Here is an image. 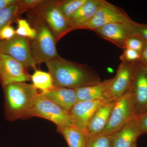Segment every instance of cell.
Returning <instances> with one entry per match:
<instances>
[{"instance_id":"cell-1","label":"cell","mask_w":147,"mask_h":147,"mask_svg":"<svg viewBox=\"0 0 147 147\" xmlns=\"http://www.w3.org/2000/svg\"><path fill=\"white\" fill-rule=\"evenodd\" d=\"M55 87L74 89L102 82L91 67L61 57L45 63Z\"/></svg>"},{"instance_id":"cell-2","label":"cell","mask_w":147,"mask_h":147,"mask_svg":"<svg viewBox=\"0 0 147 147\" xmlns=\"http://www.w3.org/2000/svg\"><path fill=\"white\" fill-rule=\"evenodd\" d=\"M4 94V115L9 121L29 118L38 94L32 84L20 82L3 87Z\"/></svg>"},{"instance_id":"cell-3","label":"cell","mask_w":147,"mask_h":147,"mask_svg":"<svg viewBox=\"0 0 147 147\" xmlns=\"http://www.w3.org/2000/svg\"><path fill=\"white\" fill-rule=\"evenodd\" d=\"M34 25L36 30L35 38L31 40V50L37 64L46 63L59 57L56 48L54 34L44 20L36 15Z\"/></svg>"},{"instance_id":"cell-4","label":"cell","mask_w":147,"mask_h":147,"mask_svg":"<svg viewBox=\"0 0 147 147\" xmlns=\"http://www.w3.org/2000/svg\"><path fill=\"white\" fill-rule=\"evenodd\" d=\"M137 118L131 89L116 101L107 125L98 135H113L129 122Z\"/></svg>"},{"instance_id":"cell-5","label":"cell","mask_w":147,"mask_h":147,"mask_svg":"<svg viewBox=\"0 0 147 147\" xmlns=\"http://www.w3.org/2000/svg\"><path fill=\"white\" fill-rule=\"evenodd\" d=\"M37 117L50 121L57 127L72 125L69 112L47 99L41 93L37 95L29 118Z\"/></svg>"},{"instance_id":"cell-6","label":"cell","mask_w":147,"mask_h":147,"mask_svg":"<svg viewBox=\"0 0 147 147\" xmlns=\"http://www.w3.org/2000/svg\"><path fill=\"white\" fill-rule=\"evenodd\" d=\"M59 1H47L36 8V15L42 18L58 41L69 32L74 30L69 21L65 18L58 8Z\"/></svg>"},{"instance_id":"cell-7","label":"cell","mask_w":147,"mask_h":147,"mask_svg":"<svg viewBox=\"0 0 147 147\" xmlns=\"http://www.w3.org/2000/svg\"><path fill=\"white\" fill-rule=\"evenodd\" d=\"M31 40L16 35L9 40H0V53L8 55L26 67L36 69L31 50Z\"/></svg>"},{"instance_id":"cell-8","label":"cell","mask_w":147,"mask_h":147,"mask_svg":"<svg viewBox=\"0 0 147 147\" xmlns=\"http://www.w3.org/2000/svg\"><path fill=\"white\" fill-rule=\"evenodd\" d=\"M136 64V62L121 61L115 76L110 80L107 92L109 102L116 101L130 89L137 68Z\"/></svg>"},{"instance_id":"cell-9","label":"cell","mask_w":147,"mask_h":147,"mask_svg":"<svg viewBox=\"0 0 147 147\" xmlns=\"http://www.w3.org/2000/svg\"><path fill=\"white\" fill-rule=\"evenodd\" d=\"M133 21L120 7L102 0L93 18L83 28L93 31L106 24L112 23H129Z\"/></svg>"},{"instance_id":"cell-10","label":"cell","mask_w":147,"mask_h":147,"mask_svg":"<svg viewBox=\"0 0 147 147\" xmlns=\"http://www.w3.org/2000/svg\"><path fill=\"white\" fill-rule=\"evenodd\" d=\"M30 79V76L24 65L8 55L0 53V83L2 87Z\"/></svg>"},{"instance_id":"cell-11","label":"cell","mask_w":147,"mask_h":147,"mask_svg":"<svg viewBox=\"0 0 147 147\" xmlns=\"http://www.w3.org/2000/svg\"><path fill=\"white\" fill-rule=\"evenodd\" d=\"M134 22L106 24L95 29L93 31L98 36L112 42L117 47L124 49L128 38L135 36L133 28Z\"/></svg>"},{"instance_id":"cell-12","label":"cell","mask_w":147,"mask_h":147,"mask_svg":"<svg viewBox=\"0 0 147 147\" xmlns=\"http://www.w3.org/2000/svg\"><path fill=\"white\" fill-rule=\"evenodd\" d=\"M137 118L147 112V75L142 65H137L131 88Z\"/></svg>"},{"instance_id":"cell-13","label":"cell","mask_w":147,"mask_h":147,"mask_svg":"<svg viewBox=\"0 0 147 147\" xmlns=\"http://www.w3.org/2000/svg\"><path fill=\"white\" fill-rule=\"evenodd\" d=\"M107 101L103 100L78 102L72 107L69 114L73 126L87 133V126L89 121L100 105Z\"/></svg>"},{"instance_id":"cell-14","label":"cell","mask_w":147,"mask_h":147,"mask_svg":"<svg viewBox=\"0 0 147 147\" xmlns=\"http://www.w3.org/2000/svg\"><path fill=\"white\" fill-rule=\"evenodd\" d=\"M116 101L105 102L100 105L94 113L87 124V136L97 135L105 128Z\"/></svg>"},{"instance_id":"cell-15","label":"cell","mask_w":147,"mask_h":147,"mask_svg":"<svg viewBox=\"0 0 147 147\" xmlns=\"http://www.w3.org/2000/svg\"><path fill=\"white\" fill-rule=\"evenodd\" d=\"M137 119L129 122L112 135L111 147H131L136 143L137 138L142 135Z\"/></svg>"},{"instance_id":"cell-16","label":"cell","mask_w":147,"mask_h":147,"mask_svg":"<svg viewBox=\"0 0 147 147\" xmlns=\"http://www.w3.org/2000/svg\"><path fill=\"white\" fill-rule=\"evenodd\" d=\"M40 93L47 99L68 112L78 102L74 89L55 86L49 90Z\"/></svg>"},{"instance_id":"cell-17","label":"cell","mask_w":147,"mask_h":147,"mask_svg":"<svg viewBox=\"0 0 147 147\" xmlns=\"http://www.w3.org/2000/svg\"><path fill=\"white\" fill-rule=\"evenodd\" d=\"M110 80L98 84L74 89L76 92L78 102L103 100L108 101L107 92Z\"/></svg>"},{"instance_id":"cell-18","label":"cell","mask_w":147,"mask_h":147,"mask_svg":"<svg viewBox=\"0 0 147 147\" xmlns=\"http://www.w3.org/2000/svg\"><path fill=\"white\" fill-rule=\"evenodd\" d=\"M102 0H88L69 19L74 30L82 29L93 18Z\"/></svg>"},{"instance_id":"cell-19","label":"cell","mask_w":147,"mask_h":147,"mask_svg":"<svg viewBox=\"0 0 147 147\" xmlns=\"http://www.w3.org/2000/svg\"><path fill=\"white\" fill-rule=\"evenodd\" d=\"M58 132L61 134L69 147H87V134L73 125L57 127Z\"/></svg>"},{"instance_id":"cell-20","label":"cell","mask_w":147,"mask_h":147,"mask_svg":"<svg viewBox=\"0 0 147 147\" xmlns=\"http://www.w3.org/2000/svg\"><path fill=\"white\" fill-rule=\"evenodd\" d=\"M32 85L40 92L49 90L55 87L52 76L49 72L36 69L30 76Z\"/></svg>"},{"instance_id":"cell-21","label":"cell","mask_w":147,"mask_h":147,"mask_svg":"<svg viewBox=\"0 0 147 147\" xmlns=\"http://www.w3.org/2000/svg\"><path fill=\"white\" fill-rule=\"evenodd\" d=\"M88 0H67L59 1L58 8L66 19L69 21L71 16Z\"/></svg>"},{"instance_id":"cell-22","label":"cell","mask_w":147,"mask_h":147,"mask_svg":"<svg viewBox=\"0 0 147 147\" xmlns=\"http://www.w3.org/2000/svg\"><path fill=\"white\" fill-rule=\"evenodd\" d=\"M19 2L8 8L0 11V30L11 24L16 19L19 14Z\"/></svg>"},{"instance_id":"cell-23","label":"cell","mask_w":147,"mask_h":147,"mask_svg":"<svg viewBox=\"0 0 147 147\" xmlns=\"http://www.w3.org/2000/svg\"><path fill=\"white\" fill-rule=\"evenodd\" d=\"M17 27L16 30V35L29 38L32 40L36 36V30L32 28L26 19H17Z\"/></svg>"},{"instance_id":"cell-24","label":"cell","mask_w":147,"mask_h":147,"mask_svg":"<svg viewBox=\"0 0 147 147\" xmlns=\"http://www.w3.org/2000/svg\"><path fill=\"white\" fill-rule=\"evenodd\" d=\"M112 135L87 136V147H111Z\"/></svg>"},{"instance_id":"cell-25","label":"cell","mask_w":147,"mask_h":147,"mask_svg":"<svg viewBox=\"0 0 147 147\" xmlns=\"http://www.w3.org/2000/svg\"><path fill=\"white\" fill-rule=\"evenodd\" d=\"M44 0H20L19 2V13L33 9L38 8L47 2Z\"/></svg>"},{"instance_id":"cell-26","label":"cell","mask_w":147,"mask_h":147,"mask_svg":"<svg viewBox=\"0 0 147 147\" xmlns=\"http://www.w3.org/2000/svg\"><path fill=\"white\" fill-rule=\"evenodd\" d=\"M145 42L136 36H131L128 38L125 42V48L137 51L141 54Z\"/></svg>"},{"instance_id":"cell-27","label":"cell","mask_w":147,"mask_h":147,"mask_svg":"<svg viewBox=\"0 0 147 147\" xmlns=\"http://www.w3.org/2000/svg\"><path fill=\"white\" fill-rule=\"evenodd\" d=\"M121 60L128 62H136L140 61L141 55L140 53L134 50L125 48L122 55L120 57Z\"/></svg>"},{"instance_id":"cell-28","label":"cell","mask_w":147,"mask_h":147,"mask_svg":"<svg viewBox=\"0 0 147 147\" xmlns=\"http://www.w3.org/2000/svg\"><path fill=\"white\" fill-rule=\"evenodd\" d=\"M133 28L135 36L147 42V25L134 22Z\"/></svg>"},{"instance_id":"cell-29","label":"cell","mask_w":147,"mask_h":147,"mask_svg":"<svg viewBox=\"0 0 147 147\" xmlns=\"http://www.w3.org/2000/svg\"><path fill=\"white\" fill-rule=\"evenodd\" d=\"M16 35V30L9 24L0 30V40H9Z\"/></svg>"},{"instance_id":"cell-30","label":"cell","mask_w":147,"mask_h":147,"mask_svg":"<svg viewBox=\"0 0 147 147\" xmlns=\"http://www.w3.org/2000/svg\"><path fill=\"white\" fill-rule=\"evenodd\" d=\"M137 120L141 134H147V112L138 117Z\"/></svg>"},{"instance_id":"cell-31","label":"cell","mask_w":147,"mask_h":147,"mask_svg":"<svg viewBox=\"0 0 147 147\" xmlns=\"http://www.w3.org/2000/svg\"><path fill=\"white\" fill-rule=\"evenodd\" d=\"M19 0H0V11L5 9L11 6L16 4L19 2Z\"/></svg>"},{"instance_id":"cell-32","label":"cell","mask_w":147,"mask_h":147,"mask_svg":"<svg viewBox=\"0 0 147 147\" xmlns=\"http://www.w3.org/2000/svg\"><path fill=\"white\" fill-rule=\"evenodd\" d=\"M140 61L143 63V66L144 67L147 66V42H145L141 54Z\"/></svg>"},{"instance_id":"cell-33","label":"cell","mask_w":147,"mask_h":147,"mask_svg":"<svg viewBox=\"0 0 147 147\" xmlns=\"http://www.w3.org/2000/svg\"><path fill=\"white\" fill-rule=\"evenodd\" d=\"M131 147H137V144H136V143L132 145V146Z\"/></svg>"},{"instance_id":"cell-34","label":"cell","mask_w":147,"mask_h":147,"mask_svg":"<svg viewBox=\"0 0 147 147\" xmlns=\"http://www.w3.org/2000/svg\"><path fill=\"white\" fill-rule=\"evenodd\" d=\"M145 69H146V71L147 75V66L146 67H144Z\"/></svg>"}]
</instances>
